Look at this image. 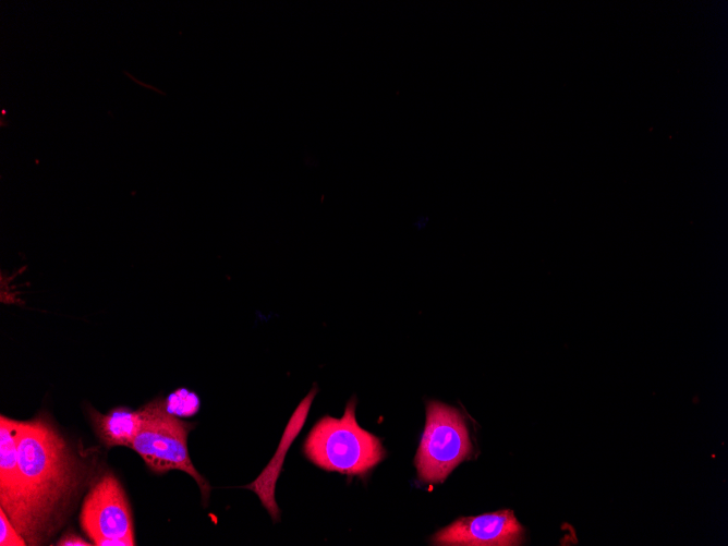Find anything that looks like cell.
I'll return each mask as SVG.
<instances>
[{"mask_svg":"<svg viewBox=\"0 0 728 546\" xmlns=\"http://www.w3.org/2000/svg\"><path fill=\"white\" fill-rule=\"evenodd\" d=\"M19 429L20 421L1 415L0 508L17 531H20L22 523V496L17 461Z\"/></svg>","mask_w":728,"mask_h":546,"instance_id":"52a82bcc","label":"cell"},{"mask_svg":"<svg viewBox=\"0 0 728 546\" xmlns=\"http://www.w3.org/2000/svg\"><path fill=\"white\" fill-rule=\"evenodd\" d=\"M165 401L168 412L173 415H193L199 409L197 395L184 388L175 390Z\"/></svg>","mask_w":728,"mask_h":546,"instance_id":"30bf717a","label":"cell"},{"mask_svg":"<svg viewBox=\"0 0 728 546\" xmlns=\"http://www.w3.org/2000/svg\"><path fill=\"white\" fill-rule=\"evenodd\" d=\"M80 524L96 546H134L130 503L119 480L104 474L83 500Z\"/></svg>","mask_w":728,"mask_h":546,"instance_id":"5b68a950","label":"cell"},{"mask_svg":"<svg viewBox=\"0 0 728 546\" xmlns=\"http://www.w3.org/2000/svg\"><path fill=\"white\" fill-rule=\"evenodd\" d=\"M94 430L100 441L107 447L131 446L142 424V410L136 411L119 407L106 414L96 410L89 412Z\"/></svg>","mask_w":728,"mask_h":546,"instance_id":"9c48e42d","label":"cell"},{"mask_svg":"<svg viewBox=\"0 0 728 546\" xmlns=\"http://www.w3.org/2000/svg\"><path fill=\"white\" fill-rule=\"evenodd\" d=\"M0 545L1 546H25L24 537L15 529L5 512L0 508Z\"/></svg>","mask_w":728,"mask_h":546,"instance_id":"8fae6325","label":"cell"},{"mask_svg":"<svg viewBox=\"0 0 728 546\" xmlns=\"http://www.w3.org/2000/svg\"><path fill=\"white\" fill-rule=\"evenodd\" d=\"M356 398L345 405L341 418L324 416L308 433L303 451L318 468L347 475H364L386 456L378 437L355 418Z\"/></svg>","mask_w":728,"mask_h":546,"instance_id":"7a4b0ae2","label":"cell"},{"mask_svg":"<svg viewBox=\"0 0 728 546\" xmlns=\"http://www.w3.org/2000/svg\"><path fill=\"white\" fill-rule=\"evenodd\" d=\"M316 392L317 388L314 387L301 401L294 411V414L292 415L287 429H284L286 432L272 460L267 464L266 469L254 482L244 486V488L253 490L258 496L263 506L269 512L274 521H278L280 515L279 508L275 500V485L280 472L278 462L282 463L283 456H286L291 441L293 438H295L302 425L304 424Z\"/></svg>","mask_w":728,"mask_h":546,"instance_id":"ba28073f","label":"cell"},{"mask_svg":"<svg viewBox=\"0 0 728 546\" xmlns=\"http://www.w3.org/2000/svg\"><path fill=\"white\" fill-rule=\"evenodd\" d=\"M58 546H90L93 543L76 535L75 533H65L57 543Z\"/></svg>","mask_w":728,"mask_h":546,"instance_id":"7c38bea8","label":"cell"},{"mask_svg":"<svg viewBox=\"0 0 728 546\" xmlns=\"http://www.w3.org/2000/svg\"><path fill=\"white\" fill-rule=\"evenodd\" d=\"M435 545L511 546L523 542V527L511 510L462 517L435 534Z\"/></svg>","mask_w":728,"mask_h":546,"instance_id":"8992f818","label":"cell"},{"mask_svg":"<svg viewBox=\"0 0 728 546\" xmlns=\"http://www.w3.org/2000/svg\"><path fill=\"white\" fill-rule=\"evenodd\" d=\"M472 449L469 432L460 412L445 403L430 401L426 408V425L416 452L418 478L440 483Z\"/></svg>","mask_w":728,"mask_h":546,"instance_id":"277c9868","label":"cell"},{"mask_svg":"<svg viewBox=\"0 0 728 546\" xmlns=\"http://www.w3.org/2000/svg\"><path fill=\"white\" fill-rule=\"evenodd\" d=\"M17 461L22 496L20 534L43 545L61 527L87 476L86 464L45 418L20 422Z\"/></svg>","mask_w":728,"mask_h":546,"instance_id":"6da1fadb","label":"cell"},{"mask_svg":"<svg viewBox=\"0 0 728 546\" xmlns=\"http://www.w3.org/2000/svg\"><path fill=\"white\" fill-rule=\"evenodd\" d=\"M142 410L141 428L130 448L138 453L156 474L180 470L192 476L199 487L202 500L208 501L209 483L194 468L187 449V435L193 424L168 412L166 401L154 399Z\"/></svg>","mask_w":728,"mask_h":546,"instance_id":"3957f363","label":"cell"}]
</instances>
